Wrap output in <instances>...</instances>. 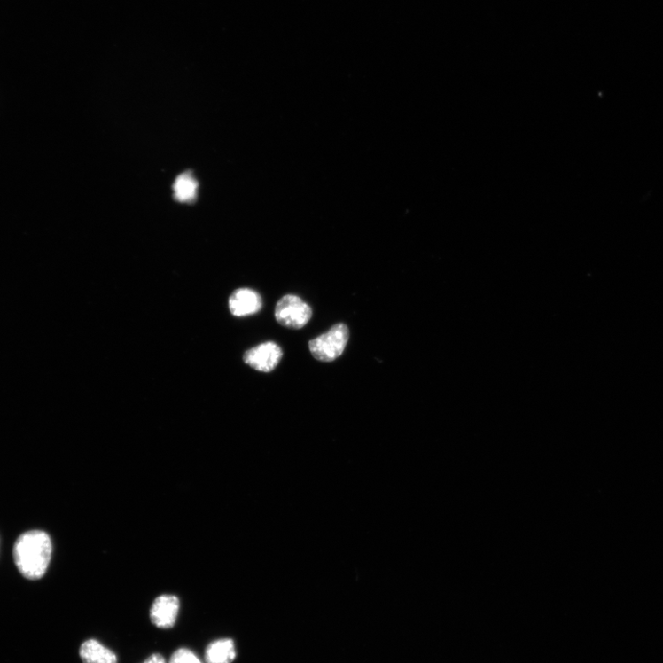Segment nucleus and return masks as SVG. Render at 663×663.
<instances>
[{"mask_svg": "<svg viewBox=\"0 0 663 663\" xmlns=\"http://www.w3.org/2000/svg\"><path fill=\"white\" fill-rule=\"evenodd\" d=\"M51 555V537L42 531L23 534L15 543V563L21 575L31 581L40 580L44 576Z\"/></svg>", "mask_w": 663, "mask_h": 663, "instance_id": "1", "label": "nucleus"}, {"mask_svg": "<svg viewBox=\"0 0 663 663\" xmlns=\"http://www.w3.org/2000/svg\"><path fill=\"white\" fill-rule=\"evenodd\" d=\"M348 339V327L345 324H337L326 333L311 340L309 349L316 360L331 363L341 356Z\"/></svg>", "mask_w": 663, "mask_h": 663, "instance_id": "2", "label": "nucleus"}, {"mask_svg": "<svg viewBox=\"0 0 663 663\" xmlns=\"http://www.w3.org/2000/svg\"><path fill=\"white\" fill-rule=\"evenodd\" d=\"M312 308L296 295L281 298L276 306L277 322L290 329H300L311 320Z\"/></svg>", "mask_w": 663, "mask_h": 663, "instance_id": "3", "label": "nucleus"}, {"mask_svg": "<svg viewBox=\"0 0 663 663\" xmlns=\"http://www.w3.org/2000/svg\"><path fill=\"white\" fill-rule=\"evenodd\" d=\"M283 356L281 347L274 342H267L249 349L244 361L255 370L271 372L279 364Z\"/></svg>", "mask_w": 663, "mask_h": 663, "instance_id": "4", "label": "nucleus"}, {"mask_svg": "<svg viewBox=\"0 0 663 663\" xmlns=\"http://www.w3.org/2000/svg\"><path fill=\"white\" fill-rule=\"evenodd\" d=\"M180 610L178 597L170 595L159 597L151 608L150 617L152 624L162 629L175 627Z\"/></svg>", "mask_w": 663, "mask_h": 663, "instance_id": "5", "label": "nucleus"}, {"mask_svg": "<svg viewBox=\"0 0 663 663\" xmlns=\"http://www.w3.org/2000/svg\"><path fill=\"white\" fill-rule=\"evenodd\" d=\"M263 300L256 292L250 289L235 291L229 300L230 313L236 317H245L261 311Z\"/></svg>", "mask_w": 663, "mask_h": 663, "instance_id": "6", "label": "nucleus"}, {"mask_svg": "<svg viewBox=\"0 0 663 663\" xmlns=\"http://www.w3.org/2000/svg\"><path fill=\"white\" fill-rule=\"evenodd\" d=\"M83 663H117L116 654L97 639H88L80 649Z\"/></svg>", "mask_w": 663, "mask_h": 663, "instance_id": "7", "label": "nucleus"}, {"mask_svg": "<svg viewBox=\"0 0 663 663\" xmlns=\"http://www.w3.org/2000/svg\"><path fill=\"white\" fill-rule=\"evenodd\" d=\"M235 658V644L230 638H221L212 642L205 651L207 663H232Z\"/></svg>", "mask_w": 663, "mask_h": 663, "instance_id": "8", "label": "nucleus"}, {"mask_svg": "<svg viewBox=\"0 0 663 663\" xmlns=\"http://www.w3.org/2000/svg\"><path fill=\"white\" fill-rule=\"evenodd\" d=\"M199 183L191 173L178 176L175 184V198L180 202H192L197 199Z\"/></svg>", "mask_w": 663, "mask_h": 663, "instance_id": "9", "label": "nucleus"}, {"mask_svg": "<svg viewBox=\"0 0 663 663\" xmlns=\"http://www.w3.org/2000/svg\"><path fill=\"white\" fill-rule=\"evenodd\" d=\"M169 663H202L199 657L191 650L179 649L171 657Z\"/></svg>", "mask_w": 663, "mask_h": 663, "instance_id": "10", "label": "nucleus"}, {"mask_svg": "<svg viewBox=\"0 0 663 663\" xmlns=\"http://www.w3.org/2000/svg\"><path fill=\"white\" fill-rule=\"evenodd\" d=\"M144 663H166L164 657L155 653L150 656Z\"/></svg>", "mask_w": 663, "mask_h": 663, "instance_id": "11", "label": "nucleus"}]
</instances>
